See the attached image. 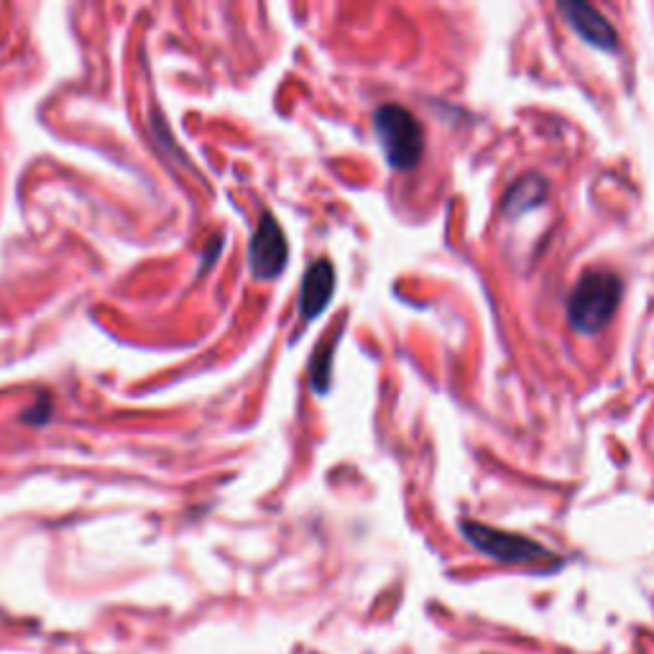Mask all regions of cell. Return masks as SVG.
<instances>
[{"mask_svg": "<svg viewBox=\"0 0 654 654\" xmlns=\"http://www.w3.org/2000/svg\"><path fill=\"white\" fill-rule=\"evenodd\" d=\"M289 261V243L285 230H281L279 221L272 213L261 215L256 225V232L251 236L249 246V266L251 274L261 281L276 279L285 272Z\"/></svg>", "mask_w": 654, "mask_h": 654, "instance_id": "277c9868", "label": "cell"}, {"mask_svg": "<svg viewBox=\"0 0 654 654\" xmlns=\"http://www.w3.org/2000/svg\"><path fill=\"white\" fill-rule=\"evenodd\" d=\"M624 285L608 268H588L568 297V323L580 336H599L619 310Z\"/></svg>", "mask_w": 654, "mask_h": 654, "instance_id": "6da1fadb", "label": "cell"}, {"mask_svg": "<svg viewBox=\"0 0 654 654\" xmlns=\"http://www.w3.org/2000/svg\"><path fill=\"white\" fill-rule=\"evenodd\" d=\"M548 192H550L548 179H544L542 174H537V172H527L525 177H519L506 190L504 202H501V213H504L508 221L532 213V210L544 205V200H548Z\"/></svg>", "mask_w": 654, "mask_h": 654, "instance_id": "52a82bcc", "label": "cell"}, {"mask_svg": "<svg viewBox=\"0 0 654 654\" xmlns=\"http://www.w3.org/2000/svg\"><path fill=\"white\" fill-rule=\"evenodd\" d=\"M461 532L468 544H474L478 552H483L486 557L496 559L501 565H548L550 568H559V557L555 552H550L544 544H540L532 537L506 532V529H496L483 521L463 519Z\"/></svg>", "mask_w": 654, "mask_h": 654, "instance_id": "3957f363", "label": "cell"}, {"mask_svg": "<svg viewBox=\"0 0 654 654\" xmlns=\"http://www.w3.org/2000/svg\"><path fill=\"white\" fill-rule=\"evenodd\" d=\"M559 13L588 47L601 49V52H616L619 49V34H616L612 21L603 16L595 5L586 3V0H565V3H559Z\"/></svg>", "mask_w": 654, "mask_h": 654, "instance_id": "5b68a950", "label": "cell"}, {"mask_svg": "<svg viewBox=\"0 0 654 654\" xmlns=\"http://www.w3.org/2000/svg\"><path fill=\"white\" fill-rule=\"evenodd\" d=\"M332 294H336V268H332L327 259H319L307 268V274H304L302 279V319H315L317 315H323L325 307L332 300Z\"/></svg>", "mask_w": 654, "mask_h": 654, "instance_id": "8992f818", "label": "cell"}, {"mask_svg": "<svg viewBox=\"0 0 654 654\" xmlns=\"http://www.w3.org/2000/svg\"><path fill=\"white\" fill-rule=\"evenodd\" d=\"M374 128L381 141V151L394 172H412L425 156V128L417 115L404 105L387 103L376 108Z\"/></svg>", "mask_w": 654, "mask_h": 654, "instance_id": "7a4b0ae2", "label": "cell"}, {"mask_svg": "<svg viewBox=\"0 0 654 654\" xmlns=\"http://www.w3.org/2000/svg\"><path fill=\"white\" fill-rule=\"evenodd\" d=\"M330 363H332V345L325 343L315 355H312V363H310V381L317 394H325L327 387H330Z\"/></svg>", "mask_w": 654, "mask_h": 654, "instance_id": "ba28073f", "label": "cell"}]
</instances>
